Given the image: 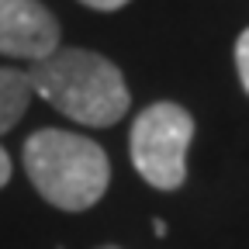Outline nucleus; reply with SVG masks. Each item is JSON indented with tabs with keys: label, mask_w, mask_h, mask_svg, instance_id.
Wrapping results in <instances>:
<instances>
[{
	"label": "nucleus",
	"mask_w": 249,
	"mask_h": 249,
	"mask_svg": "<svg viewBox=\"0 0 249 249\" xmlns=\"http://www.w3.org/2000/svg\"><path fill=\"white\" fill-rule=\"evenodd\" d=\"M28 83L31 93L90 128L121 121L132 104L121 70L90 49H55L49 59L31 62Z\"/></svg>",
	"instance_id": "nucleus-1"
},
{
	"label": "nucleus",
	"mask_w": 249,
	"mask_h": 249,
	"mask_svg": "<svg viewBox=\"0 0 249 249\" xmlns=\"http://www.w3.org/2000/svg\"><path fill=\"white\" fill-rule=\"evenodd\" d=\"M24 173L35 191L62 211L93 208L111 183L107 152L93 139L62 128H38L24 142Z\"/></svg>",
	"instance_id": "nucleus-2"
},
{
	"label": "nucleus",
	"mask_w": 249,
	"mask_h": 249,
	"mask_svg": "<svg viewBox=\"0 0 249 249\" xmlns=\"http://www.w3.org/2000/svg\"><path fill=\"white\" fill-rule=\"evenodd\" d=\"M194 139V118L173 101L149 104L132 124V166L156 191H177L187 180V149Z\"/></svg>",
	"instance_id": "nucleus-3"
},
{
	"label": "nucleus",
	"mask_w": 249,
	"mask_h": 249,
	"mask_svg": "<svg viewBox=\"0 0 249 249\" xmlns=\"http://www.w3.org/2000/svg\"><path fill=\"white\" fill-rule=\"evenodd\" d=\"M59 49V21L38 0H0V55L42 62Z\"/></svg>",
	"instance_id": "nucleus-4"
},
{
	"label": "nucleus",
	"mask_w": 249,
	"mask_h": 249,
	"mask_svg": "<svg viewBox=\"0 0 249 249\" xmlns=\"http://www.w3.org/2000/svg\"><path fill=\"white\" fill-rule=\"evenodd\" d=\"M31 101V83L21 70H0V135L11 132L28 111Z\"/></svg>",
	"instance_id": "nucleus-5"
},
{
	"label": "nucleus",
	"mask_w": 249,
	"mask_h": 249,
	"mask_svg": "<svg viewBox=\"0 0 249 249\" xmlns=\"http://www.w3.org/2000/svg\"><path fill=\"white\" fill-rule=\"evenodd\" d=\"M235 70H239V80H242V90L249 93V28L239 35L235 42Z\"/></svg>",
	"instance_id": "nucleus-6"
},
{
	"label": "nucleus",
	"mask_w": 249,
	"mask_h": 249,
	"mask_svg": "<svg viewBox=\"0 0 249 249\" xmlns=\"http://www.w3.org/2000/svg\"><path fill=\"white\" fill-rule=\"evenodd\" d=\"M80 4H87V7H93V11H118V7L128 4V0H80Z\"/></svg>",
	"instance_id": "nucleus-7"
},
{
	"label": "nucleus",
	"mask_w": 249,
	"mask_h": 249,
	"mask_svg": "<svg viewBox=\"0 0 249 249\" xmlns=\"http://www.w3.org/2000/svg\"><path fill=\"white\" fill-rule=\"evenodd\" d=\"M11 180V156H7V149L0 145V187H4Z\"/></svg>",
	"instance_id": "nucleus-8"
},
{
	"label": "nucleus",
	"mask_w": 249,
	"mask_h": 249,
	"mask_svg": "<svg viewBox=\"0 0 249 249\" xmlns=\"http://www.w3.org/2000/svg\"><path fill=\"white\" fill-rule=\"evenodd\" d=\"M152 232H156V235H166V222H160V218H156V222H152Z\"/></svg>",
	"instance_id": "nucleus-9"
},
{
	"label": "nucleus",
	"mask_w": 249,
	"mask_h": 249,
	"mask_svg": "<svg viewBox=\"0 0 249 249\" xmlns=\"http://www.w3.org/2000/svg\"><path fill=\"white\" fill-rule=\"evenodd\" d=\"M104 249H118V246H104Z\"/></svg>",
	"instance_id": "nucleus-10"
}]
</instances>
